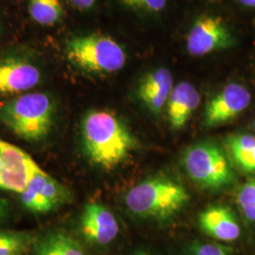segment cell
Returning <instances> with one entry per match:
<instances>
[{
    "label": "cell",
    "instance_id": "7402d4cb",
    "mask_svg": "<svg viewBox=\"0 0 255 255\" xmlns=\"http://www.w3.org/2000/svg\"><path fill=\"white\" fill-rule=\"evenodd\" d=\"M68 1L75 8L82 9V10L91 9L97 2V0H68Z\"/></svg>",
    "mask_w": 255,
    "mask_h": 255
},
{
    "label": "cell",
    "instance_id": "52a82bcc",
    "mask_svg": "<svg viewBox=\"0 0 255 255\" xmlns=\"http://www.w3.org/2000/svg\"><path fill=\"white\" fill-rule=\"evenodd\" d=\"M234 45V38L228 27L219 17L202 15L195 21L186 39L189 54L201 57L228 48Z\"/></svg>",
    "mask_w": 255,
    "mask_h": 255
},
{
    "label": "cell",
    "instance_id": "7c38bea8",
    "mask_svg": "<svg viewBox=\"0 0 255 255\" xmlns=\"http://www.w3.org/2000/svg\"><path fill=\"white\" fill-rule=\"evenodd\" d=\"M173 89L172 75L160 67L146 73L138 83V99L153 114H159L166 105Z\"/></svg>",
    "mask_w": 255,
    "mask_h": 255
},
{
    "label": "cell",
    "instance_id": "30bf717a",
    "mask_svg": "<svg viewBox=\"0 0 255 255\" xmlns=\"http://www.w3.org/2000/svg\"><path fill=\"white\" fill-rule=\"evenodd\" d=\"M80 231L88 242L105 246L119 236V221L106 206L98 202H90L82 210Z\"/></svg>",
    "mask_w": 255,
    "mask_h": 255
},
{
    "label": "cell",
    "instance_id": "ffe728a7",
    "mask_svg": "<svg viewBox=\"0 0 255 255\" xmlns=\"http://www.w3.org/2000/svg\"><path fill=\"white\" fill-rule=\"evenodd\" d=\"M122 3L130 9L159 12L164 9L166 0H121Z\"/></svg>",
    "mask_w": 255,
    "mask_h": 255
},
{
    "label": "cell",
    "instance_id": "8fae6325",
    "mask_svg": "<svg viewBox=\"0 0 255 255\" xmlns=\"http://www.w3.org/2000/svg\"><path fill=\"white\" fill-rule=\"evenodd\" d=\"M34 163L24 150L0 138V178L4 190L24 191Z\"/></svg>",
    "mask_w": 255,
    "mask_h": 255
},
{
    "label": "cell",
    "instance_id": "3957f363",
    "mask_svg": "<svg viewBox=\"0 0 255 255\" xmlns=\"http://www.w3.org/2000/svg\"><path fill=\"white\" fill-rule=\"evenodd\" d=\"M54 116L53 100L40 92L20 95L0 105V122L28 142H38L48 135Z\"/></svg>",
    "mask_w": 255,
    "mask_h": 255
},
{
    "label": "cell",
    "instance_id": "cb8c5ba5",
    "mask_svg": "<svg viewBox=\"0 0 255 255\" xmlns=\"http://www.w3.org/2000/svg\"><path fill=\"white\" fill-rule=\"evenodd\" d=\"M242 6L248 8H255V0H237Z\"/></svg>",
    "mask_w": 255,
    "mask_h": 255
},
{
    "label": "cell",
    "instance_id": "e0dca14e",
    "mask_svg": "<svg viewBox=\"0 0 255 255\" xmlns=\"http://www.w3.org/2000/svg\"><path fill=\"white\" fill-rule=\"evenodd\" d=\"M27 9L31 19L43 27H53L64 18L61 0H28Z\"/></svg>",
    "mask_w": 255,
    "mask_h": 255
},
{
    "label": "cell",
    "instance_id": "d4e9b609",
    "mask_svg": "<svg viewBox=\"0 0 255 255\" xmlns=\"http://www.w3.org/2000/svg\"><path fill=\"white\" fill-rule=\"evenodd\" d=\"M0 189H3V190H4V184H3V182H2V180H1V178H0Z\"/></svg>",
    "mask_w": 255,
    "mask_h": 255
},
{
    "label": "cell",
    "instance_id": "5bb4252c",
    "mask_svg": "<svg viewBox=\"0 0 255 255\" xmlns=\"http://www.w3.org/2000/svg\"><path fill=\"white\" fill-rule=\"evenodd\" d=\"M201 103V96L190 82L178 83L167 101V117L173 129H181L186 125Z\"/></svg>",
    "mask_w": 255,
    "mask_h": 255
},
{
    "label": "cell",
    "instance_id": "2e32d148",
    "mask_svg": "<svg viewBox=\"0 0 255 255\" xmlns=\"http://www.w3.org/2000/svg\"><path fill=\"white\" fill-rule=\"evenodd\" d=\"M229 153L237 167L246 173H255V136L233 134L227 139Z\"/></svg>",
    "mask_w": 255,
    "mask_h": 255
},
{
    "label": "cell",
    "instance_id": "4316f807",
    "mask_svg": "<svg viewBox=\"0 0 255 255\" xmlns=\"http://www.w3.org/2000/svg\"><path fill=\"white\" fill-rule=\"evenodd\" d=\"M254 127H255V122H254Z\"/></svg>",
    "mask_w": 255,
    "mask_h": 255
},
{
    "label": "cell",
    "instance_id": "484cf974",
    "mask_svg": "<svg viewBox=\"0 0 255 255\" xmlns=\"http://www.w3.org/2000/svg\"><path fill=\"white\" fill-rule=\"evenodd\" d=\"M136 255H149L146 254V253H138Z\"/></svg>",
    "mask_w": 255,
    "mask_h": 255
},
{
    "label": "cell",
    "instance_id": "8992f818",
    "mask_svg": "<svg viewBox=\"0 0 255 255\" xmlns=\"http://www.w3.org/2000/svg\"><path fill=\"white\" fill-rule=\"evenodd\" d=\"M22 205L34 214H46L72 201L70 190L33 164L24 191L18 194Z\"/></svg>",
    "mask_w": 255,
    "mask_h": 255
},
{
    "label": "cell",
    "instance_id": "9a60e30c",
    "mask_svg": "<svg viewBox=\"0 0 255 255\" xmlns=\"http://www.w3.org/2000/svg\"><path fill=\"white\" fill-rule=\"evenodd\" d=\"M31 247L32 255H87L75 238L60 231L46 233Z\"/></svg>",
    "mask_w": 255,
    "mask_h": 255
},
{
    "label": "cell",
    "instance_id": "9c48e42d",
    "mask_svg": "<svg viewBox=\"0 0 255 255\" xmlns=\"http://www.w3.org/2000/svg\"><path fill=\"white\" fill-rule=\"evenodd\" d=\"M40 68L27 57L11 53L0 59V96L27 92L41 82Z\"/></svg>",
    "mask_w": 255,
    "mask_h": 255
},
{
    "label": "cell",
    "instance_id": "ac0fdd59",
    "mask_svg": "<svg viewBox=\"0 0 255 255\" xmlns=\"http://www.w3.org/2000/svg\"><path fill=\"white\" fill-rule=\"evenodd\" d=\"M33 242L26 233L0 230V255H22Z\"/></svg>",
    "mask_w": 255,
    "mask_h": 255
},
{
    "label": "cell",
    "instance_id": "4fadbf2b",
    "mask_svg": "<svg viewBox=\"0 0 255 255\" xmlns=\"http://www.w3.org/2000/svg\"><path fill=\"white\" fill-rule=\"evenodd\" d=\"M201 231L220 241L231 242L240 237L241 228L232 209L225 205H213L199 216Z\"/></svg>",
    "mask_w": 255,
    "mask_h": 255
},
{
    "label": "cell",
    "instance_id": "6da1fadb",
    "mask_svg": "<svg viewBox=\"0 0 255 255\" xmlns=\"http://www.w3.org/2000/svg\"><path fill=\"white\" fill-rule=\"evenodd\" d=\"M85 153L92 164L113 170L126 162L136 142L127 125L107 110H92L82 122Z\"/></svg>",
    "mask_w": 255,
    "mask_h": 255
},
{
    "label": "cell",
    "instance_id": "603a6c76",
    "mask_svg": "<svg viewBox=\"0 0 255 255\" xmlns=\"http://www.w3.org/2000/svg\"><path fill=\"white\" fill-rule=\"evenodd\" d=\"M9 214V203L0 197V224L5 220Z\"/></svg>",
    "mask_w": 255,
    "mask_h": 255
},
{
    "label": "cell",
    "instance_id": "5b68a950",
    "mask_svg": "<svg viewBox=\"0 0 255 255\" xmlns=\"http://www.w3.org/2000/svg\"><path fill=\"white\" fill-rule=\"evenodd\" d=\"M182 164L188 177L199 187L218 191L235 182V173L223 149L203 141L189 146L183 153Z\"/></svg>",
    "mask_w": 255,
    "mask_h": 255
},
{
    "label": "cell",
    "instance_id": "44dd1931",
    "mask_svg": "<svg viewBox=\"0 0 255 255\" xmlns=\"http://www.w3.org/2000/svg\"><path fill=\"white\" fill-rule=\"evenodd\" d=\"M190 255H230L227 250L214 243L196 242L190 247Z\"/></svg>",
    "mask_w": 255,
    "mask_h": 255
},
{
    "label": "cell",
    "instance_id": "7a4b0ae2",
    "mask_svg": "<svg viewBox=\"0 0 255 255\" xmlns=\"http://www.w3.org/2000/svg\"><path fill=\"white\" fill-rule=\"evenodd\" d=\"M190 195L182 183L167 176H154L139 182L125 195L127 209L139 219H172L188 203Z\"/></svg>",
    "mask_w": 255,
    "mask_h": 255
},
{
    "label": "cell",
    "instance_id": "ba28073f",
    "mask_svg": "<svg viewBox=\"0 0 255 255\" xmlns=\"http://www.w3.org/2000/svg\"><path fill=\"white\" fill-rule=\"evenodd\" d=\"M251 102L252 95L244 85L229 83L206 104L203 125L211 128L228 123L242 114Z\"/></svg>",
    "mask_w": 255,
    "mask_h": 255
},
{
    "label": "cell",
    "instance_id": "d6986e66",
    "mask_svg": "<svg viewBox=\"0 0 255 255\" xmlns=\"http://www.w3.org/2000/svg\"><path fill=\"white\" fill-rule=\"evenodd\" d=\"M237 202L244 218L249 222L255 223V177L239 188Z\"/></svg>",
    "mask_w": 255,
    "mask_h": 255
},
{
    "label": "cell",
    "instance_id": "277c9868",
    "mask_svg": "<svg viewBox=\"0 0 255 255\" xmlns=\"http://www.w3.org/2000/svg\"><path fill=\"white\" fill-rule=\"evenodd\" d=\"M64 52L70 64L86 73H116L127 61L120 44L112 37L100 33L71 37L65 43Z\"/></svg>",
    "mask_w": 255,
    "mask_h": 255
}]
</instances>
